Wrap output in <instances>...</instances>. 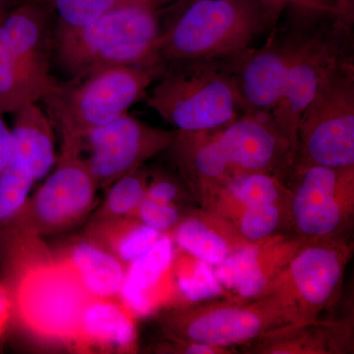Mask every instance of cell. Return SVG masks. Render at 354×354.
<instances>
[{
    "label": "cell",
    "mask_w": 354,
    "mask_h": 354,
    "mask_svg": "<svg viewBox=\"0 0 354 354\" xmlns=\"http://www.w3.org/2000/svg\"><path fill=\"white\" fill-rule=\"evenodd\" d=\"M0 262L21 327L46 341L72 344L90 297L68 268L39 237L7 228L0 230Z\"/></svg>",
    "instance_id": "cell-1"
},
{
    "label": "cell",
    "mask_w": 354,
    "mask_h": 354,
    "mask_svg": "<svg viewBox=\"0 0 354 354\" xmlns=\"http://www.w3.org/2000/svg\"><path fill=\"white\" fill-rule=\"evenodd\" d=\"M171 147L183 174L208 186L246 172L283 176L295 160L290 144L266 111L243 113L211 131L176 130Z\"/></svg>",
    "instance_id": "cell-2"
},
{
    "label": "cell",
    "mask_w": 354,
    "mask_h": 354,
    "mask_svg": "<svg viewBox=\"0 0 354 354\" xmlns=\"http://www.w3.org/2000/svg\"><path fill=\"white\" fill-rule=\"evenodd\" d=\"M279 15L262 0H190L162 27L145 67L227 57L251 48L271 32Z\"/></svg>",
    "instance_id": "cell-3"
},
{
    "label": "cell",
    "mask_w": 354,
    "mask_h": 354,
    "mask_svg": "<svg viewBox=\"0 0 354 354\" xmlns=\"http://www.w3.org/2000/svg\"><path fill=\"white\" fill-rule=\"evenodd\" d=\"M156 81L146 106L177 131H211L246 113L227 57L165 65Z\"/></svg>",
    "instance_id": "cell-4"
},
{
    "label": "cell",
    "mask_w": 354,
    "mask_h": 354,
    "mask_svg": "<svg viewBox=\"0 0 354 354\" xmlns=\"http://www.w3.org/2000/svg\"><path fill=\"white\" fill-rule=\"evenodd\" d=\"M162 30L157 9L128 6L80 27L57 23L51 50L70 79L120 65L145 67Z\"/></svg>",
    "instance_id": "cell-5"
},
{
    "label": "cell",
    "mask_w": 354,
    "mask_h": 354,
    "mask_svg": "<svg viewBox=\"0 0 354 354\" xmlns=\"http://www.w3.org/2000/svg\"><path fill=\"white\" fill-rule=\"evenodd\" d=\"M354 167V57L346 53L328 72L300 115L293 169Z\"/></svg>",
    "instance_id": "cell-6"
},
{
    "label": "cell",
    "mask_w": 354,
    "mask_h": 354,
    "mask_svg": "<svg viewBox=\"0 0 354 354\" xmlns=\"http://www.w3.org/2000/svg\"><path fill=\"white\" fill-rule=\"evenodd\" d=\"M158 78V70L150 67H109L58 84L43 101L57 121L60 133L82 138L91 130L111 122L145 99L148 88Z\"/></svg>",
    "instance_id": "cell-7"
},
{
    "label": "cell",
    "mask_w": 354,
    "mask_h": 354,
    "mask_svg": "<svg viewBox=\"0 0 354 354\" xmlns=\"http://www.w3.org/2000/svg\"><path fill=\"white\" fill-rule=\"evenodd\" d=\"M60 134L62 149L55 169L4 228L34 237L58 234L80 223L94 207L97 185L84 157L81 138Z\"/></svg>",
    "instance_id": "cell-8"
},
{
    "label": "cell",
    "mask_w": 354,
    "mask_h": 354,
    "mask_svg": "<svg viewBox=\"0 0 354 354\" xmlns=\"http://www.w3.org/2000/svg\"><path fill=\"white\" fill-rule=\"evenodd\" d=\"M353 29L335 14H329L320 24L313 23L291 64L281 97L270 114L293 153L300 115L328 72L353 51Z\"/></svg>",
    "instance_id": "cell-9"
},
{
    "label": "cell",
    "mask_w": 354,
    "mask_h": 354,
    "mask_svg": "<svg viewBox=\"0 0 354 354\" xmlns=\"http://www.w3.org/2000/svg\"><path fill=\"white\" fill-rule=\"evenodd\" d=\"M348 259L337 242H314L297 248L272 281L267 295L298 325L327 307L342 283Z\"/></svg>",
    "instance_id": "cell-10"
},
{
    "label": "cell",
    "mask_w": 354,
    "mask_h": 354,
    "mask_svg": "<svg viewBox=\"0 0 354 354\" xmlns=\"http://www.w3.org/2000/svg\"><path fill=\"white\" fill-rule=\"evenodd\" d=\"M300 9L299 20L274 27L264 46L227 55L246 113H271L285 88L288 71L311 29L312 16Z\"/></svg>",
    "instance_id": "cell-11"
},
{
    "label": "cell",
    "mask_w": 354,
    "mask_h": 354,
    "mask_svg": "<svg viewBox=\"0 0 354 354\" xmlns=\"http://www.w3.org/2000/svg\"><path fill=\"white\" fill-rule=\"evenodd\" d=\"M288 317L271 297L251 305L220 304L185 310L167 318L174 339L225 348L257 339L272 327L290 325Z\"/></svg>",
    "instance_id": "cell-12"
},
{
    "label": "cell",
    "mask_w": 354,
    "mask_h": 354,
    "mask_svg": "<svg viewBox=\"0 0 354 354\" xmlns=\"http://www.w3.org/2000/svg\"><path fill=\"white\" fill-rule=\"evenodd\" d=\"M174 138V131L150 127L127 113L91 130L81 141L82 150L91 153L85 158L97 187L109 188L169 148Z\"/></svg>",
    "instance_id": "cell-13"
},
{
    "label": "cell",
    "mask_w": 354,
    "mask_h": 354,
    "mask_svg": "<svg viewBox=\"0 0 354 354\" xmlns=\"http://www.w3.org/2000/svg\"><path fill=\"white\" fill-rule=\"evenodd\" d=\"M298 184L292 201V216L298 232L324 239L337 232L348 213L346 199L353 196L354 167L309 165L293 169Z\"/></svg>",
    "instance_id": "cell-14"
},
{
    "label": "cell",
    "mask_w": 354,
    "mask_h": 354,
    "mask_svg": "<svg viewBox=\"0 0 354 354\" xmlns=\"http://www.w3.org/2000/svg\"><path fill=\"white\" fill-rule=\"evenodd\" d=\"M2 26L28 83L41 101L59 84L50 73L51 44L46 14L39 6L26 4L10 11Z\"/></svg>",
    "instance_id": "cell-15"
},
{
    "label": "cell",
    "mask_w": 354,
    "mask_h": 354,
    "mask_svg": "<svg viewBox=\"0 0 354 354\" xmlns=\"http://www.w3.org/2000/svg\"><path fill=\"white\" fill-rule=\"evenodd\" d=\"M174 257L171 237L160 234L145 253L127 268L118 299L133 316H147L153 313L167 297V277Z\"/></svg>",
    "instance_id": "cell-16"
},
{
    "label": "cell",
    "mask_w": 354,
    "mask_h": 354,
    "mask_svg": "<svg viewBox=\"0 0 354 354\" xmlns=\"http://www.w3.org/2000/svg\"><path fill=\"white\" fill-rule=\"evenodd\" d=\"M136 342L134 316L118 298H90L72 346L81 353H130Z\"/></svg>",
    "instance_id": "cell-17"
},
{
    "label": "cell",
    "mask_w": 354,
    "mask_h": 354,
    "mask_svg": "<svg viewBox=\"0 0 354 354\" xmlns=\"http://www.w3.org/2000/svg\"><path fill=\"white\" fill-rule=\"evenodd\" d=\"M90 298H118L127 267L113 254L86 239L65 247L57 255Z\"/></svg>",
    "instance_id": "cell-18"
},
{
    "label": "cell",
    "mask_w": 354,
    "mask_h": 354,
    "mask_svg": "<svg viewBox=\"0 0 354 354\" xmlns=\"http://www.w3.org/2000/svg\"><path fill=\"white\" fill-rule=\"evenodd\" d=\"M276 246L251 244L237 249L216 266L215 274L223 288L245 299L267 295L276 277L272 274L279 264L271 253Z\"/></svg>",
    "instance_id": "cell-19"
},
{
    "label": "cell",
    "mask_w": 354,
    "mask_h": 354,
    "mask_svg": "<svg viewBox=\"0 0 354 354\" xmlns=\"http://www.w3.org/2000/svg\"><path fill=\"white\" fill-rule=\"evenodd\" d=\"M13 150L27 160L36 181L48 176L57 162L55 133L50 118L37 102H29L14 113Z\"/></svg>",
    "instance_id": "cell-20"
},
{
    "label": "cell",
    "mask_w": 354,
    "mask_h": 354,
    "mask_svg": "<svg viewBox=\"0 0 354 354\" xmlns=\"http://www.w3.org/2000/svg\"><path fill=\"white\" fill-rule=\"evenodd\" d=\"M160 236V232L135 218L91 221L87 239L129 265L146 252Z\"/></svg>",
    "instance_id": "cell-21"
},
{
    "label": "cell",
    "mask_w": 354,
    "mask_h": 354,
    "mask_svg": "<svg viewBox=\"0 0 354 354\" xmlns=\"http://www.w3.org/2000/svg\"><path fill=\"white\" fill-rule=\"evenodd\" d=\"M38 102L16 59L8 34L0 25V113H12L26 104Z\"/></svg>",
    "instance_id": "cell-22"
},
{
    "label": "cell",
    "mask_w": 354,
    "mask_h": 354,
    "mask_svg": "<svg viewBox=\"0 0 354 354\" xmlns=\"http://www.w3.org/2000/svg\"><path fill=\"white\" fill-rule=\"evenodd\" d=\"M148 177V172L139 167L111 184L92 221L134 218L140 203L145 197Z\"/></svg>",
    "instance_id": "cell-23"
},
{
    "label": "cell",
    "mask_w": 354,
    "mask_h": 354,
    "mask_svg": "<svg viewBox=\"0 0 354 354\" xmlns=\"http://www.w3.org/2000/svg\"><path fill=\"white\" fill-rule=\"evenodd\" d=\"M176 241L195 259L213 267L220 265L230 253L227 239L197 218H187L177 227Z\"/></svg>",
    "instance_id": "cell-24"
},
{
    "label": "cell",
    "mask_w": 354,
    "mask_h": 354,
    "mask_svg": "<svg viewBox=\"0 0 354 354\" xmlns=\"http://www.w3.org/2000/svg\"><path fill=\"white\" fill-rule=\"evenodd\" d=\"M215 187L223 188L245 207L277 204L283 191L279 176L263 171L237 174Z\"/></svg>",
    "instance_id": "cell-25"
},
{
    "label": "cell",
    "mask_w": 354,
    "mask_h": 354,
    "mask_svg": "<svg viewBox=\"0 0 354 354\" xmlns=\"http://www.w3.org/2000/svg\"><path fill=\"white\" fill-rule=\"evenodd\" d=\"M48 2L57 14L58 24L68 27L90 24L102 16L124 7L142 6L155 8L151 0H48Z\"/></svg>",
    "instance_id": "cell-26"
},
{
    "label": "cell",
    "mask_w": 354,
    "mask_h": 354,
    "mask_svg": "<svg viewBox=\"0 0 354 354\" xmlns=\"http://www.w3.org/2000/svg\"><path fill=\"white\" fill-rule=\"evenodd\" d=\"M174 277L177 288L191 302L212 299L223 295V288L216 279L213 266L198 259L183 260L176 266Z\"/></svg>",
    "instance_id": "cell-27"
},
{
    "label": "cell",
    "mask_w": 354,
    "mask_h": 354,
    "mask_svg": "<svg viewBox=\"0 0 354 354\" xmlns=\"http://www.w3.org/2000/svg\"><path fill=\"white\" fill-rule=\"evenodd\" d=\"M279 221L281 213L278 205H258L246 207L239 227L247 241L260 242L268 239L278 228Z\"/></svg>",
    "instance_id": "cell-28"
},
{
    "label": "cell",
    "mask_w": 354,
    "mask_h": 354,
    "mask_svg": "<svg viewBox=\"0 0 354 354\" xmlns=\"http://www.w3.org/2000/svg\"><path fill=\"white\" fill-rule=\"evenodd\" d=\"M140 223L148 227L162 232H169L176 227L179 220V212L176 207L171 203L157 201L144 197L140 203L138 209L134 215Z\"/></svg>",
    "instance_id": "cell-29"
},
{
    "label": "cell",
    "mask_w": 354,
    "mask_h": 354,
    "mask_svg": "<svg viewBox=\"0 0 354 354\" xmlns=\"http://www.w3.org/2000/svg\"><path fill=\"white\" fill-rule=\"evenodd\" d=\"M180 194L178 183L169 174H153L152 181L147 186L145 197L157 201L174 204Z\"/></svg>",
    "instance_id": "cell-30"
},
{
    "label": "cell",
    "mask_w": 354,
    "mask_h": 354,
    "mask_svg": "<svg viewBox=\"0 0 354 354\" xmlns=\"http://www.w3.org/2000/svg\"><path fill=\"white\" fill-rule=\"evenodd\" d=\"M272 9L281 14L286 7H295L314 12L334 13L337 15L335 0H265Z\"/></svg>",
    "instance_id": "cell-31"
},
{
    "label": "cell",
    "mask_w": 354,
    "mask_h": 354,
    "mask_svg": "<svg viewBox=\"0 0 354 354\" xmlns=\"http://www.w3.org/2000/svg\"><path fill=\"white\" fill-rule=\"evenodd\" d=\"M13 152V137L11 129L4 121L3 114L0 113V174L6 169Z\"/></svg>",
    "instance_id": "cell-32"
},
{
    "label": "cell",
    "mask_w": 354,
    "mask_h": 354,
    "mask_svg": "<svg viewBox=\"0 0 354 354\" xmlns=\"http://www.w3.org/2000/svg\"><path fill=\"white\" fill-rule=\"evenodd\" d=\"M12 300L8 288L0 281V337L6 333L12 317Z\"/></svg>",
    "instance_id": "cell-33"
},
{
    "label": "cell",
    "mask_w": 354,
    "mask_h": 354,
    "mask_svg": "<svg viewBox=\"0 0 354 354\" xmlns=\"http://www.w3.org/2000/svg\"><path fill=\"white\" fill-rule=\"evenodd\" d=\"M337 16L346 24H354V0H335Z\"/></svg>",
    "instance_id": "cell-34"
},
{
    "label": "cell",
    "mask_w": 354,
    "mask_h": 354,
    "mask_svg": "<svg viewBox=\"0 0 354 354\" xmlns=\"http://www.w3.org/2000/svg\"><path fill=\"white\" fill-rule=\"evenodd\" d=\"M185 344L186 346H183L181 351L187 354H216L221 349L203 342H185Z\"/></svg>",
    "instance_id": "cell-35"
},
{
    "label": "cell",
    "mask_w": 354,
    "mask_h": 354,
    "mask_svg": "<svg viewBox=\"0 0 354 354\" xmlns=\"http://www.w3.org/2000/svg\"><path fill=\"white\" fill-rule=\"evenodd\" d=\"M10 11L7 10L4 0H0V25L3 24L4 20Z\"/></svg>",
    "instance_id": "cell-36"
},
{
    "label": "cell",
    "mask_w": 354,
    "mask_h": 354,
    "mask_svg": "<svg viewBox=\"0 0 354 354\" xmlns=\"http://www.w3.org/2000/svg\"><path fill=\"white\" fill-rule=\"evenodd\" d=\"M176 1V0H151L152 2L153 7L156 9H160V7L165 6V4L169 3V2Z\"/></svg>",
    "instance_id": "cell-37"
},
{
    "label": "cell",
    "mask_w": 354,
    "mask_h": 354,
    "mask_svg": "<svg viewBox=\"0 0 354 354\" xmlns=\"http://www.w3.org/2000/svg\"><path fill=\"white\" fill-rule=\"evenodd\" d=\"M36 1H48V0H36Z\"/></svg>",
    "instance_id": "cell-38"
},
{
    "label": "cell",
    "mask_w": 354,
    "mask_h": 354,
    "mask_svg": "<svg viewBox=\"0 0 354 354\" xmlns=\"http://www.w3.org/2000/svg\"><path fill=\"white\" fill-rule=\"evenodd\" d=\"M262 1H263V2H264V3H265V4H267V3H266L265 0H262ZM267 6H268V4H267Z\"/></svg>",
    "instance_id": "cell-39"
}]
</instances>
